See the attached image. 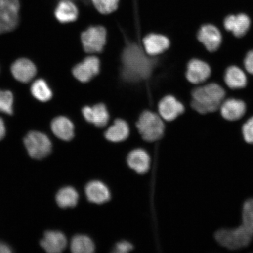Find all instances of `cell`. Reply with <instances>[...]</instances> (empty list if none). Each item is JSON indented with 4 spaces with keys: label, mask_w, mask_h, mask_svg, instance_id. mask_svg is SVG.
<instances>
[{
    "label": "cell",
    "mask_w": 253,
    "mask_h": 253,
    "mask_svg": "<svg viewBox=\"0 0 253 253\" xmlns=\"http://www.w3.org/2000/svg\"><path fill=\"white\" fill-rule=\"evenodd\" d=\"M121 77L128 83L135 84L149 79L156 68L158 60L148 55L134 42L126 44L121 57Z\"/></svg>",
    "instance_id": "1"
},
{
    "label": "cell",
    "mask_w": 253,
    "mask_h": 253,
    "mask_svg": "<svg viewBox=\"0 0 253 253\" xmlns=\"http://www.w3.org/2000/svg\"><path fill=\"white\" fill-rule=\"evenodd\" d=\"M253 238V199L243 206L241 226L233 229H221L215 234V239L221 246L229 250L248 246Z\"/></svg>",
    "instance_id": "2"
},
{
    "label": "cell",
    "mask_w": 253,
    "mask_h": 253,
    "mask_svg": "<svg viewBox=\"0 0 253 253\" xmlns=\"http://www.w3.org/2000/svg\"><path fill=\"white\" fill-rule=\"evenodd\" d=\"M192 108L201 114L214 112L221 106L225 91L220 85L210 84L192 91Z\"/></svg>",
    "instance_id": "3"
},
{
    "label": "cell",
    "mask_w": 253,
    "mask_h": 253,
    "mask_svg": "<svg viewBox=\"0 0 253 253\" xmlns=\"http://www.w3.org/2000/svg\"><path fill=\"white\" fill-rule=\"evenodd\" d=\"M138 130L147 142H155L163 137L165 129L163 120L157 114L145 111L137 123Z\"/></svg>",
    "instance_id": "4"
},
{
    "label": "cell",
    "mask_w": 253,
    "mask_h": 253,
    "mask_svg": "<svg viewBox=\"0 0 253 253\" xmlns=\"http://www.w3.org/2000/svg\"><path fill=\"white\" fill-rule=\"evenodd\" d=\"M24 144L29 156L37 160L46 157L52 149L49 138L40 131L28 132L24 139Z\"/></svg>",
    "instance_id": "5"
},
{
    "label": "cell",
    "mask_w": 253,
    "mask_h": 253,
    "mask_svg": "<svg viewBox=\"0 0 253 253\" xmlns=\"http://www.w3.org/2000/svg\"><path fill=\"white\" fill-rule=\"evenodd\" d=\"M20 6L19 0H0V34L18 26Z\"/></svg>",
    "instance_id": "6"
},
{
    "label": "cell",
    "mask_w": 253,
    "mask_h": 253,
    "mask_svg": "<svg viewBox=\"0 0 253 253\" xmlns=\"http://www.w3.org/2000/svg\"><path fill=\"white\" fill-rule=\"evenodd\" d=\"M107 31L102 26H93L88 28L81 35L84 49L87 53H100L106 45Z\"/></svg>",
    "instance_id": "7"
},
{
    "label": "cell",
    "mask_w": 253,
    "mask_h": 253,
    "mask_svg": "<svg viewBox=\"0 0 253 253\" xmlns=\"http://www.w3.org/2000/svg\"><path fill=\"white\" fill-rule=\"evenodd\" d=\"M100 67V61L97 57L88 56L75 66L72 74L79 81L86 83L99 74Z\"/></svg>",
    "instance_id": "8"
},
{
    "label": "cell",
    "mask_w": 253,
    "mask_h": 253,
    "mask_svg": "<svg viewBox=\"0 0 253 253\" xmlns=\"http://www.w3.org/2000/svg\"><path fill=\"white\" fill-rule=\"evenodd\" d=\"M198 39L209 51H216L221 43V34L218 28L213 25H205L198 33Z\"/></svg>",
    "instance_id": "9"
},
{
    "label": "cell",
    "mask_w": 253,
    "mask_h": 253,
    "mask_svg": "<svg viewBox=\"0 0 253 253\" xmlns=\"http://www.w3.org/2000/svg\"><path fill=\"white\" fill-rule=\"evenodd\" d=\"M67 243L64 234L59 231L49 230L44 234L40 245L47 253H58L64 251Z\"/></svg>",
    "instance_id": "10"
},
{
    "label": "cell",
    "mask_w": 253,
    "mask_h": 253,
    "mask_svg": "<svg viewBox=\"0 0 253 253\" xmlns=\"http://www.w3.org/2000/svg\"><path fill=\"white\" fill-rule=\"evenodd\" d=\"M82 114L88 123L100 128L105 126L110 118L108 110L103 103L97 104L93 107L85 106L82 109Z\"/></svg>",
    "instance_id": "11"
},
{
    "label": "cell",
    "mask_w": 253,
    "mask_h": 253,
    "mask_svg": "<svg viewBox=\"0 0 253 253\" xmlns=\"http://www.w3.org/2000/svg\"><path fill=\"white\" fill-rule=\"evenodd\" d=\"M211 69L210 65L201 60L194 59L188 63L186 77L192 84H199L210 77Z\"/></svg>",
    "instance_id": "12"
},
{
    "label": "cell",
    "mask_w": 253,
    "mask_h": 253,
    "mask_svg": "<svg viewBox=\"0 0 253 253\" xmlns=\"http://www.w3.org/2000/svg\"><path fill=\"white\" fill-rule=\"evenodd\" d=\"M12 75L14 78L22 83H28L37 74V68L30 60L21 58L17 60L11 68Z\"/></svg>",
    "instance_id": "13"
},
{
    "label": "cell",
    "mask_w": 253,
    "mask_h": 253,
    "mask_svg": "<svg viewBox=\"0 0 253 253\" xmlns=\"http://www.w3.org/2000/svg\"><path fill=\"white\" fill-rule=\"evenodd\" d=\"M158 110L161 118L170 122L184 112L185 107L173 96H167L160 101Z\"/></svg>",
    "instance_id": "14"
},
{
    "label": "cell",
    "mask_w": 253,
    "mask_h": 253,
    "mask_svg": "<svg viewBox=\"0 0 253 253\" xmlns=\"http://www.w3.org/2000/svg\"><path fill=\"white\" fill-rule=\"evenodd\" d=\"M170 42L167 37L160 34H151L143 40L144 49L148 55L156 56L169 48Z\"/></svg>",
    "instance_id": "15"
},
{
    "label": "cell",
    "mask_w": 253,
    "mask_h": 253,
    "mask_svg": "<svg viewBox=\"0 0 253 253\" xmlns=\"http://www.w3.org/2000/svg\"><path fill=\"white\" fill-rule=\"evenodd\" d=\"M85 193L88 200L92 203L103 204L110 199V192L104 183L93 181L88 183L85 188Z\"/></svg>",
    "instance_id": "16"
},
{
    "label": "cell",
    "mask_w": 253,
    "mask_h": 253,
    "mask_svg": "<svg viewBox=\"0 0 253 253\" xmlns=\"http://www.w3.org/2000/svg\"><path fill=\"white\" fill-rule=\"evenodd\" d=\"M224 26L227 31L232 32L234 36L240 38L248 33L251 20L246 14L229 15L224 20Z\"/></svg>",
    "instance_id": "17"
},
{
    "label": "cell",
    "mask_w": 253,
    "mask_h": 253,
    "mask_svg": "<svg viewBox=\"0 0 253 253\" xmlns=\"http://www.w3.org/2000/svg\"><path fill=\"white\" fill-rule=\"evenodd\" d=\"M220 107L221 116L229 121H235L241 119L244 116L246 110L245 102L236 99H229L224 101Z\"/></svg>",
    "instance_id": "18"
},
{
    "label": "cell",
    "mask_w": 253,
    "mask_h": 253,
    "mask_svg": "<svg viewBox=\"0 0 253 253\" xmlns=\"http://www.w3.org/2000/svg\"><path fill=\"white\" fill-rule=\"evenodd\" d=\"M127 163L135 172L144 174L150 169L151 159L146 151L142 149H136L128 154Z\"/></svg>",
    "instance_id": "19"
},
{
    "label": "cell",
    "mask_w": 253,
    "mask_h": 253,
    "mask_svg": "<svg viewBox=\"0 0 253 253\" xmlns=\"http://www.w3.org/2000/svg\"><path fill=\"white\" fill-rule=\"evenodd\" d=\"M51 129L56 137L63 141H70L75 135L73 123L64 116H59L52 120Z\"/></svg>",
    "instance_id": "20"
},
{
    "label": "cell",
    "mask_w": 253,
    "mask_h": 253,
    "mask_svg": "<svg viewBox=\"0 0 253 253\" xmlns=\"http://www.w3.org/2000/svg\"><path fill=\"white\" fill-rule=\"evenodd\" d=\"M79 12L77 6L71 0L60 2L55 11V17L60 23H70L77 20Z\"/></svg>",
    "instance_id": "21"
},
{
    "label": "cell",
    "mask_w": 253,
    "mask_h": 253,
    "mask_svg": "<svg viewBox=\"0 0 253 253\" xmlns=\"http://www.w3.org/2000/svg\"><path fill=\"white\" fill-rule=\"evenodd\" d=\"M129 134V128L127 123L122 119H117L114 124L107 129L104 135L108 141L120 142L126 140Z\"/></svg>",
    "instance_id": "22"
},
{
    "label": "cell",
    "mask_w": 253,
    "mask_h": 253,
    "mask_svg": "<svg viewBox=\"0 0 253 253\" xmlns=\"http://www.w3.org/2000/svg\"><path fill=\"white\" fill-rule=\"evenodd\" d=\"M224 82L232 89H239L247 84L246 76L241 69L236 66H230L224 75Z\"/></svg>",
    "instance_id": "23"
},
{
    "label": "cell",
    "mask_w": 253,
    "mask_h": 253,
    "mask_svg": "<svg viewBox=\"0 0 253 253\" xmlns=\"http://www.w3.org/2000/svg\"><path fill=\"white\" fill-rule=\"evenodd\" d=\"M78 201V193L72 186H66L61 188L56 195V203L62 208L75 207Z\"/></svg>",
    "instance_id": "24"
},
{
    "label": "cell",
    "mask_w": 253,
    "mask_h": 253,
    "mask_svg": "<svg viewBox=\"0 0 253 253\" xmlns=\"http://www.w3.org/2000/svg\"><path fill=\"white\" fill-rule=\"evenodd\" d=\"M31 92L35 99L41 102H46L52 97V91L47 82L42 79L35 81L31 87Z\"/></svg>",
    "instance_id": "25"
},
{
    "label": "cell",
    "mask_w": 253,
    "mask_h": 253,
    "mask_svg": "<svg viewBox=\"0 0 253 253\" xmlns=\"http://www.w3.org/2000/svg\"><path fill=\"white\" fill-rule=\"evenodd\" d=\"M71 251L74 253H91L94 251V243L89 237L85 235H77L72 239Z\"/></svg>",
    "instance_id": "26"
},
{
    "label": "cell",
    "mask_w": 253,
    "mask_h": 253,
    "mask_svg": "<svg viewBox=\"0 0 253 253\" xmlns=\"http://www.w3.org/2000/svg\"><path fill=\"white\" fill-rule=\"evenodd\" d=\"M14 96L10 91L0 90V112L13 114Z\"/></svg>",
    "instance_id": "27"
},
{
    "label": "cell",
    "mask_w": 253,
    "mask_h": 253,
    "mask_svg": "<svg viewBox=\"0 0 253 253\" xmlns=\"http://www.w3.org/2000/svg\"><path fill=\"white\" fill-rule=\"evenodd\" d=\"M91 2L102 14H109L116 10L118 7L119 0H91Z\"/></svg>",
    "instance_id": "28"
},
{
    "label": "cell",
    "mask_w": 253,
    "mask_h": 253,
    "mask_svg": "<svg viewBox=\"0 0 253 253\" xmlns=\"http://www.w3.org/2000/svg\"><path fill=\"white\" fill-rule=\"evenodd\" d=\"M242 132L246 142L249 144H253V117L243 125Z\"/></svg>",
    "instance_id": "29"
},
{
    "label": "cell",
    "mask_w": 253,
    "mask_h": 253,
    "mask_svg": "<svg viewBox=\"0 0 253 253\" xmlns=\"http://www.w3.org/2000/svg\"><path fill=\"white\" fill-rule=\"evenodd\" d=\"M133 249L131 243L123 241L118 243L115 248V252L118 253H126L131 252Z\"/></svg>",
    "instance_id": "30"
},
{
    "label": "cell",
    "mask_w": 253,
    "mask_h": 253,
    "mask_svg": "<svg viewBox=\"0 0 253 253\" xmlns=\"http://www.w3.org/2000/svg\"><path fill=\"white\" fill-rule=\"evenodd\" d=\"M244 63L247 71L253 75V50L247 54Z\"/></svg>",
    "instance_id": "31"
},
{
    "label": "cell",
    "mask_w": 253,
    "mask_h": 253,
    "mask_svg": "<svg viewBox=\"0 0 253 253\" xmlns=\"http://www.w3.org/2000/svg\"><path fill=\"white\" fill-rule=\"evenodd\" d=\"M6 133V128L4 120L0 118V140L4 138Z\"/></svg>",
    "instance_id": "32"
},
{
    "label": "cell",
    "mask_w": 253,
    "mask_h": 253,
    "mask_svg": "<svg viewBox=\"0 0 253 253\" xmlns=\"http://www.w3.org/2000/svg\"><path fill=\"white\" fill-rule=\"evenodd\" d=\"M11 250L9 246L4 244V243H0V253H11Z\"/></svg>",
    "instance_id": "33"
}]
</instances>
